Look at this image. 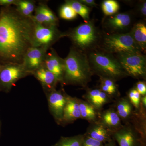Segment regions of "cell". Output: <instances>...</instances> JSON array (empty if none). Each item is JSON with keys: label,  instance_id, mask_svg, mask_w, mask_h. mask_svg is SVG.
Here are the masks:
<instances>
[{"label": "cell", "instance_id": "cell-9", "mask_svg": "<svg viewBox=\"0 0 146 146\" xmlns=\"http://www.w3.org/2000/svg\"><path fill=\"white\" fill-rule=\"evenodd\" d=\"M112 137L119 146H145V134L138 133L129 124L113 132Z\"/></svg>", "mask_w": 146, "mask_h": 146}, {"label": "cell", "instance_id": "cell-22", "mask_svg": "<svg viewBox=\"0 0 146 146\" xmlns=\"http://www.w3.org/2000/svg\"><path fill=\"white\" fill-rule=\"evenodd\" d=\"M78 100L80 119L86 120L91 123L96 122L100 112L86 101L79 99Z\"/></svg>", "mask_w": 146, "mask_h": 146}, {"label": "cell", "instance_id": "cell-25", "mask_svg": "<svg viewBox=\"0 0 146 146\" xmlns=\"http://www.w3.org/2000/svg\"><path fill=\"white\" fill-rule=\"evenodd\" d=\"M65 3L70 6L76 13L81 16L85 22L89 21L91 8L76 0H68L65 1Z\"/></svg>", "mask_w": 146, "mask_h": 146}, {"label": "cell", "instance_id": "cell-7", "mask_svg": "<svg viewBox=\"0 0 146 146\" xmlns=\"http://www.w3.org/2000/svg\"><path fill=\"white\" fill-rule=\"evenodd\" d=\"M116 58L128 76L146 78V56L142 53L120 54Z\"/></svg>", "mask_w": 146, "mask_h": 146}, {"label": "cell", "instance_id": "cell-24", "mask_svg": "<svg viewBox=\"0 0 146 146\" xmlns=\"http://www.w3.org/2000/svg\"><path fill=\"white\" fill-rule=\"evenodd\" d=\"M15 5L16 10L27 18H31L36 6L35 1L30 0H17Z\"/></svg>", "mask_w": 146, "mask_h": 146}, {"label": "cell", "instance_id": "cell-21", "mask_svg": "<svg viewBox=\"0 0 146 146\" xmlns=\"http://www.w3.org/2000/svg\"><path fill=\"white\" fill-rule=\"evenodd\" d=\"M136 44L140 48L142 52L145 51L146 48V26L143 22H138L134 24L129 32Z\"/></svg>", "mask_w": 146, "mask_h": 146}, {"label": "cell", "instance_id": "cell-14", "mask_svg": "<svg viewBox=\"0 0 146 146\" xmlns=\"http://www.w3.org/2000/svg\"><path fill=\"white\" fill-rule=\"evenodd\" d=\"M31 19L34 22L47 27H57L59 23L57 16L46 4L44 2L39 3L36 6L35 14Z\"/></svg>", "mask_w": 146, "mask_h": 146}, {"label": "cell", "instance_id": "cell-3", "mask_svg": "<svg viewBox=\"0 0 146 146\" xmlns=\"http://www.w3.org/2000/svg\"><path fill=\"white\" fill-rule=\"evenodd\" d=\"M87 55L93 73L100 77L116 81L128 76L117 58L112 54L95 49Z\"/></svg>", "mask_w": 146, "mask_h": 146}, {"label": "cell", "instance_id": "cell-36", "mask_svg": "<svg viewBox=\"0 0 146 146\" xmlns=\"http://www.w3.org/2000/svg\"><path fill=\"white\" fill-rule=\"evenodd\" d=\"M0 130H1V121H0Z\"/></svg>", "mask_w": 146, "mask_h": 146}, {"label": "cell", "instance_id": "cell-4", "mask_svg": "<svg viewBox=\"0 0 146 146\" xmlns=\"http://www.w3.org/2000/svg\"><path fill=\"white\" fill-rule=\"evenodd\" d=\"M75 48L86 53L96 49L99 43L100 33L94 21H89L66 32Z\"/></svg>", "mask_w": 146, "mask_h": 146}, {"label": "cell", "instance_id": "cell-32", "mask_svg": "<svg viewBox=\"0 0 146 146\" xmlns=\"http://www.w3.org/2000/svg\"><path fill=\"white\" fill-rule=\"evenodd\" d=\"M138 11L141 16L145 18L146 16V1H141L138 7Z\"/></svg>", "mask_w": 146, "mask_h": 146}, {"label": "cell", "instance_id": "cell-27", "mask_svg": "<svg viewBox=\"0 0 146 146\" xmlns=\"http://www.w3.org/2000/svg\"><path fill=\"white\" fill-rule=\"evenodd\" d=\"M102 10L106 16H110L117 13L119 9V3L114 0H105L101 5Z\"/></svg>", "mask_w": 146, "mask_h": 146}, {"label": "cell", "instance_id": "cell-2", "mask_svg": "<svg viewBox=\"0 0 146 146\" xmlns=\"http://www.w3.org/2000/svg\"><path fill=\"white\" fill-rule=\"evenodd\" d=\"M64 60L63 84L86 87L94 74L87 54L73 47Z\"/></svg>", "mask_w": 146, "mask_h": 146}, {"label": "cell", "instance_id": "cell-13", "mask_svg": "<svg viewBox=\"0 0 146 146\" xmlns=\"http://www.w3.org/2000/svg\"><path fill=\"white\" fill-rule=\"evenodd\" d=\"M47 52L44 63V67L56 77L58 82L63 84L65 63L64 59L60 57L55 50L51 48Z\"/></svg>", "mask_w": 146, "mask_h": 146}, {"label": "cell", "instance_id": "cell-30", "mask_svg": "<svg viewBox=\"0 0 146 146\" xmlns=\"http://www.w3.org/2000/svg\"><path fill=\"white\" fill-rule=\"evenodd\" d=\"M81 146H104V144L90 138L84 134Z\"/></svg>", "mask_w": 146, "mask_h": 146}, {"label": "cell", "instance_id": "cell-29", "mask_svg": "<svg viewBox=\"0 0 146 146\" xmlns=\"http://www.w3.org/2000/svg\"><path fill=\"white\" fill-rule=\"evenodd\" d=\"M141 97L135 87L130 89L128 94V98L137 112L140 110Z\"/></svg>", "mask_w": 146, "mask_h": 146}, {"label": "cell", "instance_id": "cell-23", "mask_svg": "<svg viewBox=\"0 0 146 146\" xmlns=\"http://www.w3.org/2000/svg\"><path fill=\"white\" fill-rule=\"evenodd\" d=\"M99 89L107 94L110 98H118L120 92L116 81L111 79L100 77Z\"/></svg>", "mask_w": 146, "mask_h": 146}, {"label": "cell", "instance_id": "cell-11", "mask_svg": "<svg viewBox=\"0 0 146 146\" xmlns=\"http://www.w3.org/2000/svg\"><path fill=\"white\" fill-rule=\"evenodd\" d=\"M67 96L63 90L54 89L47 93L50 111L58 124L62 123L63 110Z\"/></svg>", "mask_w": 146, "mask_h": 146}, {"label": "cell", "instance_id": "cell-5", "mask_svg": "<svg viewBox=\"0 0 146 146\" xmlns=\"http://www.w3.org/2000/svg\"><path fill=\"white\" fill-rule=\"evenodd\" d=\"M102 48L104 51L112 54L142 53L129 32L125 33H110L105 35L102 42Z\"/></svg>", "mask_w": 146, "mask_h": 146}, {"label": "cell", "instance_id": "cell-8", "mask_svg": "<svg viewBox=\"0 0 146 146\" xmlns=\"http://www.w3.org/2000/svg\"><path fill=\"white\" fill-rule=\"evenodd\" d=\"M30 75L22 64L0 65V91L8 92L18 80Z\"/></svg>", "mask_w": 146, "mask_h": 146}, {"label": "cell", "instance_id": "cell-6", "mask_svg": "<svg viewBox=\"0 0 146 146\" xmlns=\"http://www.w3.org/2000/svg\"><path fill=\"white\" fill-rule=\"evenodd\" d=\"M34 22L32 46L42 48L48 50L60 38L67 36L56 26H45Z\"/></svg>", "mask_w": 146, "mask_h": 146}, {"label": "cell", "instance_id": "cell-19", "mask_svg": "<svg viewBox=\"0 0 146 146\" xmlns=\"http://www.w3.org/2000/svg\"><path fill=\"white\" fill-rule=\"evenodd\" d=\"M84 134L104 144L113 138L112 132L97 122L91 123Z\"/></svg>", "mask_w": 146, "mask_h": 146}, {"label": "cell", "instance_id": "cell-1", "mask_svg": "<svg viewBox=\"0 0 146 146\" xmlns=\"http://www.w3.org/2000/svg\"><path fill=\"white\" fill-rule=\"evenodd\" d=\"M34 22L12 7L0 10V65L22 64L32 47Z\"/></svg>", "mask_w": 146, "mask_h": 146}, {"label": "cell", "instance_id": "cell-35", "mask_svg": "<svg viewBox=\"0 0 146 146\" xmlns=\"http://www.w3.org/2000/svg\"><path fill=\"white\" fill-rule=\"evenodd\" d=\"M104 146H116L115 141L113 138L108 143L104 144Z\"/></svg>", "mask_w": 146, "mask_h": 146}, {"label": "cell", "instance_id": "cell-10", "mask_svg": "<svg viewBox=\"0 0 146 146\" xmlns=\"http://www.w3.org/2000/svg\"><path fill=\"white\" fill-rule=\"evenodd\" d=\"M133 17L128 12L117 13L107 16L104 22L105 28L112 33H125L131 26Z\"/></svg>", "mask_w": 146, "mask_h": 146}, {"label": "cell", "instance_id": "cell-20", "mask_svg": "<svg viewBox=\"0 0 146 146\" xmlns=\"http://www.w3.org/2000/svg\"><path fill=\"white\" fill-rule=\"evenodd\" d=\"M133 108L127 97H123L116 102L115 109L121 121L126 122L132 117Z\"/></svg>", "mask_w": 146, "mask_h": 146}, {"label": "cell", "instance_id": "cell-17", "mask_svg": "<svg viewBox=\"0 0 146 146\" xmlns=\"http://www.w3.org/2000/svg\"><path fill=\"white\" fill-rule=\"evenodd\" d=\"M78 100L77 98L68 95L63 110L62 124L72 123L80 118Z\"/></svg>", "mask_w": 146, "mask_h": 146}, {"label": "cell", "instance_id": "cell-34", "mask_svg": "<svg viewBox=\"0 0 146 146\" xmlns=\"http://www.w3.org/2000/svg\"><path fill=\"white\" fill-rule=\"evenodd\" d=\"M17 0H0V5L3 7L10 6L11 5H15Z\"/></svg>", "mask_w": 146, "mask_h": 146}, {"label": "cell", "instance_id": "cell-18", "mask_svg": "<svg viewBox=\"0 0 146 146\" xmlns=\"http://www.w3.org/2000/svg\"><path fill=\"white\" fill-rule=\"evenodd\" d=\"M33 75L39 80L46 93L56 89L59 82L54 75L44 66L35 72Z\"/></svg>", "mask_w": 146, "mask_h": 146}, {"label": "cell", "instance_id": "cell-16", "mask_svg": "<svg viewBox=\"0 0 146 146\" xmlns=\"http://www.w3.org/2000/svg\"><path fill=\"white\" fill-rule=\"evenodd\" d=\"M83 97L86 101L99 112L105 105L109 103L112 100V98L99 88L88 89Z\"/></svg>", "mask_w": 146, "mask_h": 146}, {"label": "cell", "instance_id": "cell-33", "mask_svg": "<svg viewBox=\"0 0 146 146\" xmlns=\"http://www.w3.org/2000/svg\"><path fill=\"white\" fill-rule=\"evenodd\" d=\"M78 1L84 5L90 8L96 7L98 6V4L96 3V2L94 0H78Z\"/></svg>", "mask_w": 146, "mask_h": 146}, {"label": "cell", "instance_id": "cell-15", "mask_svg": "<svg viewBox=\"0 0 146 146\" xmlns=\"http://www.w3.org/2000/svg\"><path fill=\"white\" fill-rule=\"evenodd\" d=\"M97 122L113 133L123 125L122 121L115 108H109L100 113Z\"/></svg>", "mask_w": 146, "mask_h": 146}, {"label": "cell", "instance_id": "cell-31", "mask_svg": "<svg viewBox=\"0 0 146 146\" xmlns=\"http://www.w3.org/2000/svg\"><path fill=\"white\" fill-rule=\"evenodd\" d=\"M135 89L138 91L141 96H146V84L144 81H139L136 84Z\"/></svg>", "mask_w": 146, "mask_h": 146}, {"label": "cell", "instance_id": "cell-28", "mask_svg": "<svg viewBox=\"0 0 146 146\" xmlns=\"http://www.w3.org/2000/svg\"><path fill=\"white\" fill-rule=\"evenodd\" d=\"M59 15L60 18L66 20H74L78 16V14L70 6L65 3L60 7Z\"/></svg>", "mask_w": 146, "mask_h": 146}, {"label": "cell", "instance_id": "cell-12", "mask_svg": "<svg viewBox=\"0 0 146 146\" xmlns=\"http://www.w3.org/2000/svg\"><path fill=\"white\" fill-rule=\"evenodd\" d=\"M48 50L42 48L31 47L24 56L22 64L25 70L31 75L43 67Z\"/></svg>", "mask_w": 146, "mask_h": 146}, {"label": "cell", "instance_id": "cell-26", "mask_svg": "<svg viewBox=\"0 0 146 146\" xmlns=\"http://www.w3.org/2000/svg\"><path fill=\"white\" fill-rule=\"evenodd\" d=\"M84 137V134L72 137H62L54 146H81Z\"/></svg>", "mask_w": 146, "mask_h": 146}]
</instances>
